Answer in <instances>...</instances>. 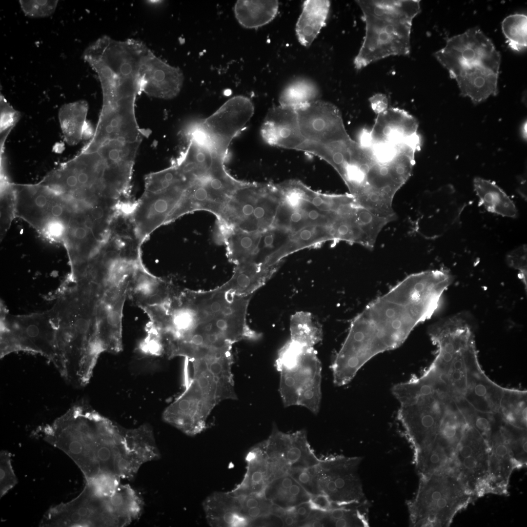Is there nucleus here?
Segmentation results:
<instances>
[{"instance_id": "1", "label": "nucleus", "mask_w": 527, "mask_h": 527, "mask_svg": "<svg viewBox=\"0 0 527 527\" xmlns=\"http://www.w3.org/2000/svg\"><path fill=\"white\" fill-rule=\"evenodd\" d=\"M452 280L444 268L413 273L366 305L351 322L333 360L334 384L346 385L373 357L400 346L438 309Z\"/></svg>"}, {"instance_id": "2", "label": "nucleus", "mask_w": 527, "mask_h": 527, "mask_svg": "<svg viewBox=\"0 0 527 527\" xmlns=\"http://www.w3.org/2000/svg\"><path fill=\"white\" fill-rule=\"evenodd\" d=\"M279 147L301 151L331 165L344 180L368 161L366 149L347 133L339 109L317 100L287 113L276 132Z\"/></svg>"}, {"instance_id": "3", "label": "nucleus", "mask_w": 527, "mask_h": 527, "mask_svg": "<svg viewBox=\"0 0 527 527\" xmlns=\"http://www.w3.org/2000/svg\"><path fill=\"white\" fill-rule=\"evenodd\" d=\"M365 24L364 41L354 60L357 69L391 56L407 55L413 19L420 0H357Z\"/></svg>"}, {"instance_id": "4", "label": "nucleus", "mask_w": 527, "mask_h": 527, "mask_svg": "<svg viewBox=\"0 0 527 527\" xmlns=\"http://www.w3.org/2000/svg\"><path fill=\"white\" fill-rule=\"evenodd\" d=\"M114 426L93 411L77 409L56 421L48 440L74 460L87 481L101 473L97 453Z\"/></svg>"}, {"instance_id": "5", "label": "nucleus", "mask_w": 527, "mask_h": 527, "mask_svg": "<svg viewBox=\"0 0 527 527\" xmlns=\"http://www.w3.org/2000/svg\"><path fill=\"white\" fill-rule=\"evenodd\" d=\"M477 495L448 469L421 476L417 494L408 504L414 527H448L455 514Z\"/></svg>"}, {"instance_id": "6", "label": "nucleus", "mask_w": 527, "mask_h": 527, "mask_svg": "<svg viewBox=\"0 0 527 527\" xmlns=\"http://www.w3.org/2000/svg\"><path fill=\"white\" fill-rule=\"evenodd\" d=\"M12 186L15 217L26 222L49 242L63 244L73 212L70 203L40 183Z\"/></svg>"}, {"instance_id": "7", "label": "nucleus", "mask_w": 527, "mask_h": 527, "mask_svg": "<svg viewBox=\"0 0 527 527\" xmlns=\"http://www.w3.org/2000/svg\"><path fill=\"white\" fill-rule=\"evenodd\" d=\"M190 361L193 377L185 374L184 391L165 409L162 417L184 433L194 436L205 429L208 416L219 402L217 384L205 360Z\"/></svg>"}, {"instance_id": "8", "label": "nucleus", "mask_w": 527, "mask_h": 527, "mask_svg": "<svg viewBox=\"0 0 527 527\" xmlns=\"http://www.w3.org/2000/svg\"><path fill=\"white\" fill-rule=\"evenodd\" d=\"M486 442L490 492L505 494L513 470L526 463L527 429L507 423L498 413Z\"/></svg>"}, {"instance_id": "9", "label": "nucleus", "mask_w": 527, "mask_h": 527, "mask_svg": "<svg viewBox=\"0 0 527 527\" xmlns=\"http://www.w3.org/2000/svg\"><path fill=\"white\" fill-rule=\"evenodd\" d=\"M279 372L284 406H304L317 415L322 398V364L313 347H305L294 365Z\"/></svg>"}, {"instance_id": "10", "label": "nucleus", "mask_w": 527, "mask_h": 527, "mask_svg": "<svg viewBox=\"0 0 527 527\" xmlns=\"http://www.w3.org/2000/svg\"><path fill=\"white\" fill-rule=\"evenodd\" d=\"M450 77L460 70L483 65L499 72L501 56L491 41L478 27L463 34L446 37V46L434 53Z\"/></svg>"}, {"instance_id": "11", "label": "nucleus", "mask_w": 527, "mask_h": 527, "mask_svg": "<svg viewBox=\"0 0 527 527\" xmlns=\"http://www.w3.org/2000/svg\"><path fill=\"white\" fill-rule=\"evenodd\" d=\"M315 466L319 488L332 506H343L365 500L358 473L360 457L332 456L320 459Z\"/></svg>"}, {"instance_id": "12", "label": "nucleus", "mask_w": 527, "mask_h": 527, "mask_svg": "<svg viewBox=\"0 0 527 527\" xmlns=\"http://www.w3.org/2000/svg\"><path fill=\"white\" fill-rule=\"evenodd\" d=\"M264 441L270 482L288 473L291 469L312 467L320 462L308 442L304 429L284 433L274 424L270 435Z\"/></svg>"}, {"instance_id": "13", "label": "nucleus", "mask_w": 527, "mask_h": 527, "mask_svg": "<svg viewBox=\"0 0 527 527\" xmlns=\"http://www.w3.org/2000/svg\"><path fill=\"white\" fill-rule=\"evenodd\" d=\"M450 468L477 497L489 492L488 444L469 424L456 447Z\"/></svg>"}, {"instance_id": "14", "label": "nucleus", "mask_w": 527, "mask_h": 527, "mask_svg": "<svg viewBox=\"0 0 527 527\" xmlns=\"http://www.w3.org/2000/svg\"><path fill=\"white\" fill-rule=\"evenodd\" d=\"M254 112L248 98L236 96L225 101L212 115L193 123L223 155L227 156L231 141L245 127Z\"/></svg>"}, {"instance_id": "15", "label": "nucleus", "mask_w": 527, "mask_h": 527, "mask_svg": "<svg viewBox=\"0 0 527 527\" xmlns=\"http://www.w3.org/2000/svg\"><path fill=\"white\" fill-rule=\"evenodd\" d=\"M43 525L65 527H115L108 496H100L86 485L73 501L50 509Z\"/></svg>"}, {"instance_id": "16", "label": "nucleus", "mask_w": 527, "mask_h": 527, "mask_svg": "<svg viewBox=\"0 0 527 527\" xmlns=\"http://www.w3.org/2000/svg\"><path fill=\"white\" fill-rule=\"evenodd\" d=\"M189 183L188 180L165 190L144 191L131 212L137 235L142 243L156 229L170 223Z\"/></svg>"}, {"instance_id": "17", "label": "nucleus", "mask_w": 527, "mask_h": 527, "mask_svg": "<svg viewBox=\"0 0 527 527\" xmlns=\"http://www.w3.org/2000/svg\"><path fill=\"white\" fill-rule=\"evenodd\" d=\"M6 326L5 348L40 352L50 358L56 356V330L48 313L18 317Z\"/></svg>"}, {"instance_id": "18", "label": "nucleus", "mask_w": 527, "mask_h": 527, "mask_svg": "<svg viewBox=\"0 0 527 527\" xmlns=\"http://www.w3.org/2000/svg\"><path fill=\"white\" fill-rule=\"evenodd\" d=\"M417 120L407 112L398 108H388L377 114L370 130L363 129L362 138L373 143H402L419 136Z\"/></svg>"}, {"instance_id": "19", "label": "nucleus", "mask_w": 527, "mask_h": 527, "mask_svg": "<svg viewBox=\"0 0 527 527\" xmlns=\"http://www.w3.org/2000/svg\"><path fill=\"white\" fill-rule=\"evenodd\" d=\"M183 73L151 52L144 64V85L142 92L148 96L163 99L177 96L182 86Z\"/></svg>"}, {"instance_id": "20", "label": "nucleus", "mask_w": 527, "mask_h": 527, "mask_svg": "<svg viewBox=\"0 0 527 527\" xmlns=\"http://www.w3.org/2000/svg\"><path fill=\"white\" fill-rule=\"evenodd\" d=\"M466 389L464 398L479 411L498 413L503 387L492 382L482 370L478 358L466 365Z\"/></svg>"}, {"instance_id": "21", "label": "nucleus", "mask_w": 527, "mask_h": 527, "mask_svg": "<svg viewBox=\"0 0 527 527\" xmlns=\"http://www.w3.org/2000/svg\"><path fill=\"white\" fill-rule=\"evenodd\" d=\"M176 289L166 281L154 276L142 264L136 265L131 271L127 295L141 308L166 303Z\"/></svg>"}, {"instance_id": "22", "label": "nucleus", "mask_w": 527, "mask_h": 527, "mask_svg": "<svg viewBox=\"0 0 527 527\" xmlns=\"http://www.w3.org/2000/svg\"><path fill=\"white\" fill-rule=\"evenodd\" d=\"M498 74L487 66L475 65L460 70L450 78L456 80L462 96L477 104L497 94Z\"/></svg>"}, {"instance_id": "23", "label": "nucleus", "mask_w": 527, "mask_h": 527, "mask_svg": "<svg viewBox=\"0 0 527 527\" xmlns=\"http://www.w3.org/2000/svg\"><path fill=\"white\" fill-rule=\"evenodd\" d=\"M203 507L206 521L211 527L250 526L243 513L238 497L229 492H213L203 501Z\"/></svg>"}, {"instance_id": "24", "label": "nucleus", "mask_w": 527, "mask_h": 527, "mask_svg": "<svg viewBox=\"0 0 527 527\" xmlns=\"http://www.w3.org/2000/svg\"><path fill=\"white\" fill-rule=\"evenodd\" d=\"M246 471L241 482L231 491L234 496L247 494L264 495L269 483L267 459L264 441L252 447L245 458Z\"/></svg>"}, {"instance_id": "25", "label": "nucleus", "mask_w": 527, "mask_h": 527, "mask_svg": "<svg viewBox=\"0 0 527 527\" xmlns=\"http://www.w3.org/2000/svg\"><path fill=\"white\" fill-rule=\"evenodd\" d=\"M278 266L254 262L237 265L230 279L219 288L239 296L251 295L270 279Z\"/></svg>"}, {"instance_id": "26", "label": "nucleus", "mask_w": 527, "mask_h": 527, "mask_svg": "<svg viewBox=\"0 0 527 527\" xmlns=\"http://www.w3.org/2000/svg\"><path fill=\"white\" fill-rule=\"evenodd\" d=\"M330 7L326 0H307L296 25L298 40L303 46L311 45L325 25Z\"/></svg>"}, {"instance_id": "27", "label": "nucleus", "mask_w": 527, "mask_h": 527, "mask_svg": "<svg viewBox=\"0 0 527 527\" xmlns=\"http://www.w3.org/2000/svg\"><path fill=\"white\" fill-rule=\"evenodd\" d=\"M264 495L274 505L284 510L292 508L311 498V496L288 473L269 482Z\"/></svg>"}, {"instance_id": "28", "label": "nucleus", "mask_w": 527, "mask_h": 527, "mask_svg": "<svg viewBox=\"0 0 527 527\" xmlns=\"http://www.w3.org/2000/svg\"><path fill=\"white\" fill-rule=\"evenodd\" d=\"M474 190L480 203L489 212L514 218L518 210L512 200L494 182L480 178L473 180Z\"/></svg>"}, {"instance_id": "29", "label": "nucleus", "mask_w": 527, "mask_h": 527, "mask_svg": "<svg viewBox=\"0 0 527 527\" xmlns=\"http://www.w3.org/2000/svg\"><path fill=\"white\" fill-rule=\"evenodd\" d=\"M279 8L277 0H238L234 6L238 22L248 29L257 28L271 22Z\"/></svg>"}, {"instance_id": "30", "label": "nucleus", "mask_w": 527, "mask_h": 527, "mask_svg": "<svg viewBox=\"0 0 527 527\" xmlns=\"http://www.w3.org/2000/svg\"><path fill=\"white\" fill-rule=\"evenodd\" d=\"M262 233L233 230L223 234L218 241L225 245L229 261L237 265L254 261Z\"/></svg>"}, {"instance_id": "31", "label": "nucleus", "mask_w": 527, "mask_h": 527, "mask_svg": "<svg viewBox=\"0 0 527 527\" xmlns=\"http://www.w3.org/2000/svg\"><path fill=\"white\" fill-rule=\"evenodd\" d=\"M231 350L218 351L202 358L214 378L219 402L226 399H237L231 370L233 359Z\"/></svg>"}, {"instance_id": "32", "label": "nucleus", "mask_w": 527, "mask_h": 527, "mask_svg": "<svg viewBox=\"0 0 527 527\" xmlns=\"http://www.w3.org/2000/svg\"><path fill=\"white\" fill-rule=\"evenodd\" d=\"M88 106L85 101L66 103L59 112V119L64 140L69 145L78 143L86 128Z\"/></svg>"}, {"instance_id": "33", "label": "nucleus", "mask_w": 527, "mask_h": 527, "mask_svg": "<svg viewBox=\"0 0 527 527\" xmlns=\"http://www.w3.org/2000/svg\"><path fill=\"white\" fill-rule=\"evenodd\" d=\"M368 502H362L343 506H332L324 511L320 520L321 526L331 525L336 527H367L368 524Z\"/></svg>"}, {"instance_id": "34", "label": "nucleus", "mask_w": 527, "mask_h": 527, "mask_svg": "<svg viewBox=\"0 0 527 527\" xmlns=\"http://www.w3.org/2000/svg\"><path fill=\"white\" fill-rule=\"evenodd\" d=\"M122 432L128 453L142 464L159 458L152 430L148 425L132 429H122Z\"/></svg>"}, {"instance_id": "35", "label": "nucleus", "mask_w": 527, "mask_h": 527, "mask_svg": "<svg viewBox=\"0 0 527 527\" xmlns=\"http://www.w3.org/2000/svg\"><path fill=\"white\" fill-rule=\"evenodd\" d=\"M109 499L120 527L128 526L139 517L142 502L129 485H120Z\"/></svg>"}, {"instance_id": "36", "label": "nucleus", "mask_w": 527, "mask_h": 527, "mask_svg": "<svg viewBox=\"0 0 527 527\" xmlns=\"http://www.w3.org/2000/svg\"><path fill=\"white\" fill-rule=\"evenodd\" d=\"M527 391L503 387L498 413L507 423L527 429Z\"/></svg>"}, {"instance_id": "37", "label": "nucleus", "mask_w": 527, "mask_h": 527, "mask_svg": "<svg viewBox=\"0 0 527 527\" xmlns=\"http://www.w3.org/2000/svg\"><path fill=\"white\" fill-rule=\"evenodd\" d=\"M289 325L290 339L303 346L313 347L323 339L322 327L309 312L298 311L293 314Z\"/></svg>"}, {"instance_id": "38", "label": "nucleus", "mask_w": 527, "mask_h": 527, "mask_svg": "<svg viewBox=\"0 0 527 527\" xmlns=\"http://www.w3.org/2000/svg\"><path fill=\"white\" fill-rule=\"evenodd\" d=\"M320 92L312 81L299 78L291 81L282 90L279 105L297 108L319 100Z\"/></svg>"}, {"instance_id": "39", "label": "nucleus", "mask_w": 527, "mask_h": 527, "mask_svg": "<svg viewBox=\"0 0 527 527\" xmlns=\"http://www.w3.org/2000/svg\"><path fill=\"white\" fill-rule=\"evenodd\" d=\"M502 29L507 42L512 50L521 52L527 46V17L524 14L510 15L503 20Z\"/></svg>"}, {"instance_id": "40", "label": "nucleus", "mask_w": 527, "mask_h": 527, "mask_svg": "<svg viewBox=\"0 0 527 527\" xmlns=\"http://www.w3.org/2000/svg\"><path fill=\"white\" fill-rule=\"evenodd\" d=\"M238 497L243 514L249 522L250 526L254 523L265 520L272 515L275 506L264 495L247 494ZM275 516V515H274Z\"/></svg>"}, {"instance_id": "41", "label": "nucleus", "mask_w": 527, "mask_h": 527, "mask_svg": "<svg viewBox=\"0 0 527 527\" xmlns=\"http://www.w3.org/2000/svg\"><path fill=\"white\" fill-rule=\"evenodd\" d=\"M0 195V239L4 237L15 215V197L12 183L6 181Z\"/></svg>"}, {"instance_id": "42", "label": "nucleus", "mask_w": 527, "mask_h": 527, "mask_svg": "<svg viewBox=\"0 0 527 527\" xmlns=\"http://www.w3.org/2000/svg\"><path fill=\"white\" fill-rule=\"evenodd\" d=\"M24 14L30 18H44L55 11L58 0H19Z\"/></svg>"}, {"instance_id": "43", "label": "nucleus", "mask_w": 527, "mask_h": 527, "mask_svg": "<svg viewBox=\"0 0 527 527\" xmlns=\"http://www.w3.org/2000/svg\"><path fill=\"white\" fill-rule=\"evenodd\" d=\"M311 496L321 495L315 466L305 468L291 469L288 472Z\"/></svg>"}, {"instance_id": "44", "label": "nucleus", "mask_w": 527, "mask_h": 527, "mask_svg": "<svg viewBox=\"0 0 527 527\" xmlns=\"http://www.w3.org/2000/svg\"><path fill=\"white\" fill-rule=\"evenodd\" d=\"M0 498L17 483L11 464L10 455L6 451L0 453Z\"/></svg>"}, {"instance_id": "45", "label": "nucleus", "mask_w": 527, "mask_h": 527, "mask_svg": "<svg viewBox=\"0 0 527 527\" xmlns=\"http://www.w3.org/2000/svg\"><path fill=\"white\" fill-rule=\"evenodd\" d=\"M527 245H522L510 251L506 256L507 264L519 272V276L527 289Z\"/></svg>"}, {"instance_id": "46", "label": "nucleus", "mask_w": 527, "mask_h": 527, "mask_svg": "<svg viewBox=\"0 0 527 527\" xmlns=\"http://www.w3.org/2000/svg\"><path fill=\"white\" fill-rule=\"evenodd\" d=\"M0 132L2 133V144L6 136L19 119V114L0 94Z\"/></svg>"}, {"instance_id": "47", "label": "nucleus", "mask_w": 527, "mask_h": 527, "mask_svg": "<svg viewBox=\"0 0 527 527\" xmlns=\"http://www.w3.org/2000/svg\"><path fill=\"white\" fill-rule=\"evenodd\" d=\"M297 519L298 526H304L313 508L310 501L302 503L292 508Z\"/></svg>"}, {"instance_id": "48", "label": "nucleus", "mask_w": 527, "mask_h": 527, "mask_svg": "<svg viewBox=\"0 0 527 527\" xmlns=\"http://www.w3.org/2000/svg\"><path fill=\"white\" fill-rule=\"evenodd\" d=\"M372 110L379 114L388 108V100L386 96L383 94H376L369 99Z\"/></svg>"}, {"instance_id": "49", "label": "nucleus", "mask_w": 527, "mask_h": 527, "mask_svg": "<svg viewBox=\"0 0 527 527\" xmlns=\"http://www.w3.org/2000/svg\"><path fill=\"white\" fill-rule=\"evenodd\" d=\"M280 519L283 526H298L297 519L292 508L284 510L283 513L280 517Z\"/></svg>"}, {"instance_id": "50", "label": "nucleus", "mask_w": 527, "mask_h": 527, "mask_svg": "<svg viewBox=\"0 0 527 527\" xmlns=\"http://www.w3.org/2000/svg\"><path fill=\"white\" fill-rule=\"evenodd\" d=\"M313 236L314 232L312 230L304 228L299 232L298 238L301 242H309L311 240Z\"/></svg>"}, {"instance_id": "51", "label": "nucleus", "mask_w": 527, "mask_h": 527, "mask_svg": "<svg viewBox=\"0 0 527 527\" xmlns=\"http://www.w3.org/2000/svg\"><path fill=\"white\" fill-rule=\"evenodd\" d=\"M304 214L302 210H294L289 215V220L291 223L296 224L302 221Z\"/></svg>"}, {"instance_id": "52", "label": "nucleus", "mask_w": 527, "mask_h": 527, "mask_svg": "<svg viewBox=\"0 0 527 527\" xmlns=\"http://www.w3.org/2000/svg\"><path fill=\"white\" fill-rule=\"evenodd\" d=\"M305 215L311 222H316L322 218V215L320 212L316 209H312L306 211Z\"/></svg>"}, {"instance_id": "53", "label": "nucleus", "mask_w": 527, "mask_h": 527, "mask_svg": "<svg viewBox=\"0 0 527 527\" xmlns=\"http://www.w3.org/2000/svg\"><path fill=\"white\" fill-rule=\"evenodd\" d=\"M521 133H522V135L524 139H527V122H526L522 126V127H521Z\"/></svg>"}]
</instances>
